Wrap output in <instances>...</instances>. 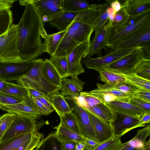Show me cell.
Instances as JSON below:
<instances>
[{
	"label": "cell",
	"instance_id": "obj_20",
	"mask_svg": "<svg viewBox=\"0 0 150 150\" xmlns=\"http://www.w3.org/2000/svg\"><path fill=\"white\" fill-rule=\"evenodd\" d=\"M120 120H116L112 123L115 136L122 137L134 129L143 127L139 123V119L123 115Z\"/></svg>",
	"mask_w": 150,
	"mask_h": 150
},
{
	"label": "cell",
	"instance_id": "obj_33",
	"mask_svg": "<svg viewBox=\"0 0 150 150\" xmlns=\"http://www.w3.org/2000/svg\"><path fill=\"white\" fill-rule=\"evenodd\" d=\"M120 136L114 137L103 142L88 150H120L124 145Z\"/></svg>",
	"mask_w": 150,
	"mask_h": 150
},
{
	"label": "cell",
	"instance_id": "obj_18",
	"mask_svg": "<svg viewBox=\"0 0 150 150\" xmlns=\"http://www.w3.org/2000/svg\"><path fill=\"white\" fill-rule=\"evenodd\" d=\"M108 21L109 20L97 34L95 35L91 41L89 53L87 56L91 57L96 54L98 57H100L102 56L101 53L102 50L104 49L106 51L108 48L105 46V44L109 28Z\"/></svg>",
	"mask_w": 150,
	"mask_h": 150
},
{
	"label": "cell",
	"instance_id": "obj_15",
	"mask_svg": "<svg viewBox=\"0 0 150 150\" xmlns=\"http://www.w3.org/2000/svg\"><path fill=\"white\" fill-rule=\"evenodd\" d=\"M150 28L111 48L113 50L150 47Z\"/></svg>",
	"mask_w": 150,
	"mask_h": 150
},
{
	"label": "cell",
	"instance_id": "obj_4",
	"mask_svg": "<svg viewBox=\"0 0 150 150\" xmlns=\"http://www.w3.org/2000/svg\"><path fill=\"white\" fill-rule=\"evenodd\" d=\"M43 61L40 59L27 73L16 81L26 88L35 90L49 97L59 92V89L50 83L43 76L42 71Z\"/></svg>",
	"mask_w": 150,
	"mask_h": 150
},
{
	"label": "cell",
	"instance_id": "obj_5",
	"mask_svg": "<svg viewBox=\"0 0 150 150\" xmlns=\"http://www.w3.org/2000/svg\"><path fill=\"white\" fill-rule=\"evenodd\" d=\"M14 119L0 141H5L13 137L38 130L45 124L44 121L37 122L31 117L13 115Z\"/></svg>",
	"mask_w": 150,
	"mask_h": 150
},
{
	"label": "cell",
	"instance_id": "obj_17",
	"mask_svg": "<svg viewBox=\"0 0 150 150\" xmlns=\"http://www.w3.org/2000/svg\"><path fill=\"white\" fill-rule=\"evenodd\" d=\"M85 84V83L80 80L78 77L71 79L62 78L60 88V94L70 97H78L82 91Z\"/></svg>",
	"mask_w": 150,
	"mask_h": 150
},
{
	"label": "cell",
	"instance_id": "obj_14",
	"mask_svg": "<svg viewBox=\"0 0 150 150\" xmlns=\"http://www.w3.org/2000/svg\"><path fill=\"white\" fill-rule=\"evenodd\" d=\"M85 109L88 112L93 127L99 142H103L115 136L112 123L106 121Z\"/></svg>",
	"mask_w": 150,
	"mask_h": 150
},
{
	"label": "cell",
	"instance_id": "obj_22",
	"mask_svg": "<svg viewBox=\"0 0 150 150\" xmlns=\"http://www.w3.org/2000/svg\"><path fill=\"white\" fill-rule=\"evenodd\" d=\"M86 109L105 121L112 123L117 117V112L106 103H101Z\"/></svg>",
	"mask_w": 150,
	"mask_h": 150
},
{
	"label": "cell",
	"instance_id": "obj_1",
	"mask_svg": "<svg viewBox=\"0 0 150 150\" xmlns=\"http://www.w3.org/2000/svg\"><path fill=\"white\" fill-rule=\"evenodd\" d=\"M25 9L18 23L17 44L20 57L22 59L33 60L43 52V42L47 35L44 23L32 0L19 1Z\"/></svg>",
	"mask_w": 150,
	"mask_h": 150
},
{
	"label": "cell",
	"instance_id": "obj_24",
	"mask_svg": "<svg viewBox=\"0 0 150 150\" xmlns=\"http://www.w3.org/2000/svg\"><path fill=\"white\" fill-rule=\"evenodd\" d=\"M79 13L63 11L55 18L50 21L49 25L56 28L59 32L65 30Z\"/></svg>",
	"mask_w": 150,
	"mask_h": 150
},
{
	"label": "cell",
	"instance_id": "obj_39",
	"mask_svg": "<svg viewBox=\"0 0 150 150\" xmlns=\"http://www.w3.org/2000/svg\"><path fill=\"white\" fill-rule=\"evenodd\" d=\"M129 16L125 9L122 8L121 10L116 13L110 28L113 30L121 29L126 26L128 23Z\"/></svg>",
	"mask_w": 150,
	"mask_h": 150
},
{
	"label": "cell",
	"instance_id": "obj_40",
	"mask_svg": "<svg viewBox=\"0 0 150 150\" xmlns=\"http://www.w3.org/2000/svg\"><path fill=\"white\" fill-rule=\"evenodd\" d=\"M134 72L139 76L150 80V58H146L141 62L136 68Z\"/></svg>",
	"mask_w": 150,
	"mask_h": 150
},
{
	"label": "cell",
	"instance_id": "obj_45",
	"mask_svg": "<svg viewBox=\"0 0 150 150\" xmlns=\"http://www.w3.org/2000/svg\"><path fill=\"white\" fill-rule=\"evenodd\" d=\"M79 95L83 98L87 106V108L86 109H87L89 107L103 103L99 99L88 95L86 93V91L81 92Z\"/></svg>",
	"mask_w": 150,
	"mask_h": 150
},
{
	"label": "cell",
	"instance_id": "obj_48",
	"mask_svg": "<svg viewBox=\"0 0 150 150\" xmlns=\"http://www.w3.org/2000/svg\"><path fill=\"white\" fill-rule=\"evenodd\" d=\"M132 96L150 102V91L137 89L134 92Z\"/></svg>",
	"mask_w": 150,
	"mask_h": 150
},
{
	"label": "cell",
	"instance_id": "obj_56",
	"mask_svg": "<svg viewBox=\"0 0 150 150\" xmlns=\"http://www.w3.org/2000/svg\"><path fill=\"white\" fill-rule=\"evenodd\" d=\"M120 150H144V148L143 149H137L130 145L126 142L124 143L123 146Z\"/></svg>",
	"mask_w": 150,
	"mask_h": 150
},
{
	"label": "cell",
	"instance_id": "obj_26",
	"mask_svg": "<svg viewBox=\"0 0 150 150\" xmlns=\"http://www.w3.org/2000/svg\"><path fill=\"white\" fill-rule=\"evenodd\" d=\"M97 71L99 74L100 80L105 84L115 85L121 83H127V79L124 74L105 69Z\"/></svg>",
	"mask_w": 150,
	"mask_h": 150
},
{
	"label": "cell",
	"instance_id": "obj_12",
	"mask_svg": "<svg viewBox=\"0 0 150 150\" xmlns=\"http://www.w3.org/2000/svg\"><path fill=\"white\" fill-rule=\"evenodd\" d=\"M32 0L43 23L49 22L64 11V0Z\"/></svg>",
	"mask_w": 150,
	"mask_h": 150
},
{
	"label": "cell",
	"instance_id": "obj_43",
	"mask_svg": "<svg viewBox=\"0 0 150 150\" xmlns=\"http://www.w3.org/2000/svg\"><path fill=\"white\" fill-rule=\"evenodd\" d=\"M22 100L8 94L0 92V105H9L18 103Z\"/></svg>",
	"mask_w": 150,
	"mask_h": 150
},
{
	"label": "cell",
	"instance_id": "obj_6",
	"mask_svg": "<svg viewBox=\"0 0 150 150\" xmlns=\"http://www.w3.org/2000/svg\"><path fill=\"white\" fill-rule=\"evenodd\" d=\"M17 25L13 24L9 30L0 36V62L22 60L17 44Z\"/></svg>",
	"mask_w": 150,
	"mask_h": 150
},
{
	"label": "cell",
	"instance_id": "obj_19",
	"mask_svg": "<svg viewBox=\"0 0 150 150\" xmlns=\"http://www.w3.org/2000/svg\"><path fill=\"white\" fill-rule=\"evenodd\" d=\"M106 103L117 113L138 119L145 112L142 110L127 102L115 101Z\"/></svg>",
	"mask_w": 150,
	"mask_h": 150
},
{
	"label": "cell",
	"instance_id": "obj_36",
	"mask_svg": "<svg viewBox=\"0 0 150 150\" xmlns=\"http://www.w3.org/2000/svg\"><path fill=\"white\" fill-rule=\"evenodd\" d=\"M49 60L62 78H66L70 76L68 74V64L67 56H51Z\"/></svg>",
	"mask_w": 150,
	"mask_h": 150
},
{
	"label": "cell",
	"instance_id": "obj_8",
	"mask_svg": "<svg viewBox=\"0 0 150 150\" xmlns=\"http://www.w3.org/2000/svg\"><path fill=\"white\" fill-rule=\"evenodd\" d=\"M64 97L72 109L71 112L76 118L80 129L81 135L83 137L99 142L96 135L86 110L77 103L74 97Z\"/></svg>",
	"mask_w": 150,
	"mask_h": 150
},
{
	"label": "cell",
	"instance_id": "obj_51",
	"mask_svg": "<svg viewBox=\"0 0 150 150\" xmlns=\"http://www.w3.org/2000/svg\"><path fill=\"white\" fill-rule=\"evenodd\" d=\"M28 92L29 96L33 98H49L42 93L35 90L31 88H26Z\"/></svg>",
	"mask_w": 150,
	"mask_h": 150
},
{
	"label": "cell",
	"instance_id": "obj_27",
	"mask_svg": "<svg viewBox=\"0 0 150 150\" xmlns=\"http://www.w3.org/2000/svg\"><path fill=\"white\" fill-rule=\"evenodd\" d=\"M56 137L59 141H74L83 142V137L71 130L60 125L55 127Z\"/></svg>",
	"mask_w": 150,
	"mask_h": 150
},
{
	"label": "cell",
	"instance_id": "obj_49",
	"mask_svg": "<svg viewBox=\"0 0 150 150\" xmlns=\"http://www.w3.org/2000/svg\"><path fill=\"white\" fill-rule=\"evenodd\" d=\"M62 150H75L77 142L74 141H60Z\"/></svg>",
	"mask_w": 150,
	"mask_h": 150
},
{
	"label": "cell",
	"instance_id": "obj_50",
	"mask_svg": "<svg viewBox=\"0 0 150 150\" xmlns=\"http://www.w3.org/2000/svg\"><path fill=\"white\" fill-rule=\"evenodd\" d=\"M15 0H0V11L10 9Z\"/></svg>",
	"mask_w": 150,
	"mask_h": 150
},
{
	"label": "cell",
	"instance_id": "obj_13",
	"mask_svg": "<svg viewBox=\"0 0 150 150\" xmlns=\"http://www.w3.org/2000/svg\"><path fill=\"white\" fill-rule=\"evenodd\" d=\"M0 109L13 115H25L36 119L41 117L34 100L29 96L19 103L9 105H0Z\"/></svg>",
	"mask_w": 150,
	"mask_h": 150
},
{
	"label": "cell",
	"instance_id": "obj_9",
	"mask_svg": "<svg viewBox=\"0 0 150 150\" xmlns=\"http://www.w3.org/2000/svg\"><path fill=\"white\" fill-rule=\"evenodd\" d=\"M39 59L0 62V78L7 82L16 81L27 73Z\"/></svg>",
	"mask_w": 150,
	"mask_h": 150
},
{
	"label": "cell",
	"instance_id": "obj_38",
	"mask_svg": "<svg viewBox=\"0 0 150 150\" xmlns=\"http://www.w3.org/2000/svg\"><path fill=\"white\" fill-rule=\"evenodd\" d=\"M13 24V13L10 9L0 11V36L6 32Z\"/></svg>",
	"mask_w": 150,
	"mask_h": 150
},
{
	"label": "cell",
	"instance_id": "obj_25",
	"mask_svg": "<svg viewBox=\"0 0 150 150\" xmlns=\"http://www.w3.org/2000/svg\"><path fill=\"white\" fill-rule=\"evenodd\" d=\"M66 30L53 34L47 35L43 42V52L53 56L61 42Z\"/></svg>",
	"mask_w": 150,
	"mask_h": 150
},
{
	"label": "cell",
	"instance_id": "obj_52",
	"mask_svg": "<svg viewBox=\"0 0 150 150\" xmlns=\"http://www.w3.org/2000/svg\"><path fill=\"white\" fill-rule=\"evenodd\" d=\"M83 142L86 145V150H88L96 146L100 142L91 139L83 137Z\"/></svg>",
	"mask_w": 150,
	"mask_h": 150
},
{
	"label": "cell",
	"instance_id": "obj_23",
	"mask_svg": "<svg viewBox=\"0 0 150 150\" xmlns=\"http://www.w3.org/2000/svg\"><path fill=\"white\" fill-rule=\"evenodd\" d=\"M42 71L46 79L51 84L60 88L61 84L62 78L48 59L43 62Z\"/></svg>",
	"mask_w": 150,
	"mask_h": 150
},
{
	"label": "cell",
	"instance_id": "obj_29",
	"mask_svg": "<svg viewBox=\"0 0 150 150\" xmlns=\"http://www.w3.org/2000/svg\"><path fill=\"white\" fill-rule=\"evenodd\" d=\"M33 150H62L60 142L55 136V132H51L42 139Z\"/></svg>",
	"mask_w": 150,
	"mask_h": 150
},
{
	"label": "cell",
	"instance_id": "obj_44",
	"mask_svg": "<svg viewBox=\"0 0 150 150\" xmlns=\"http://www.w3.org/2000/svg\"><path fill=\"white\" fill-rule=\"evenodd\" d=\"M111 86L114 89L132 96L134 92L137 90L134 87L127 83H121L115 85Z\"/></svg>",
	"mask_w": 150,
	"mask_h": 150
},
{
	"label": "cell",
	"instance_id": "obj_32",
	"mask_svg": "<svg viewBox=\"0 0 150 150\" xmlns=\"http://www.w3.org/2000/svg\"><path fill=\"white\" fill-rule=\"evenodd\" d=\"M112 0H107L106 3L97 5L98 15L96 27L95 30V34H97L109 20V15L107 11L108 7L110 5Z\"/></svg>",
	"mask_w": 150,
	"mask_h": 150
},
{
	"label": "cell",
	"instance_id": "obj_10",
	"mask_svg": "<svg viewBox=\"0 0 150 150\" xmlns=\"http://www.w3.org/2000/svg\"><path fill=\"white\" fill-rule=\"evenodd\" d=\"M138 48L117 50L112 49L107 54L100 57L92 58L87 56L83 58L81 60V63L84 64L87 68L97 71L127 55Z\"/></svg>",
	"mask_w": 150,
	"mask_h": 150
},
{
	"label": "cell",
	"instance_id": "obj_41",
	"mask_svg": "<svg viewBox=\"0 0 150 150\" xmlns=\"http://www.w3.org/2000/svg\"><path fill=\"white\" fill-rule=\"evenodd\" d=\"M14 119V115L8 113L0 117V141Z\"/></svg>",
	"mask_w": 150,
	"mask_h": 150
},
{
	"label": "cell",
	"instance_id": "obj_11",
	"mask_svg": "<svg viewBox=\"0 0 150 150\" xmlns=\"http://www.w3.org/2000/svg\"><path fill=\"white\" fill-rule=\"evenodd\" d=\"M90 42V38H89L74 48L67 56L68 74L71 78L78 77L79 75L85 72L81 60L88 56Z\"/></svg>",
	"mask_w": 150,
	"mask_h": 150
},
{
	"label": "cell",
	"instance_id": "obj_34",
	"mask_svg": "<svg viewBox=\"0 0 150 150\" xmlns=\"http://www.w3.org/2000/svg\"><path fill=\"white\" fill-rule=\"evenodd\" d=\"M92 4L82 0H64L63 11L71 12H80L90 8Z\"/></svg>",
	"mask_w": 150,
	"mask_h": 150
},
{
	"label": "cell",
	"instance_id": "obj_57",
	"mask_svg": "<svg viewBox=\"0 0 150 150\" xmlns=\"http://www.w3.org/2000/svg\"><path fill=\"white\" fill-rule=\"evenodd\" d=\"M86 145L83 142H77L75 150H86Z\"/></svg>",
	"mask_w": 150,
	"mask_h": 150
},
{
	"label": "cell",
	"instance_id": "obj_58",
	"mask_svg": "<svg viewBox=\"0 0 150 150\" xmlns=\"http://www.w3.org/2000/svg\"><path fill=\"white\" fill-rule=\"evenodd\" d=\"M6 81L0 78V92L3 91L5 88Z\"/></svg>",
	"mask_w": 150,
	"mask_h": 150
},
{
	"label": "cell",
	"instance_id": "obj_16",
	"mask_svg": "<svg viewBox=\"0 0 150 150\" xmlns=\"http://www.w3.org/2000/svg\"><path fill=\"white\" fill-rule=\"evenodd\" d=\"M35 131L0 142V150H23L29 144L36 132Z\"/></svg>",
	"mask_w": 150,
	"mask_h": 150
},
{
	"label": "cell",
	"instance_id": "obj_3",
	"mask_svg": "<svg viewBox=\"0 0 150 150\" xmlns=\"http://www.w3.org/2000/svg\"><path fill=\"white\" fill-rule=\"evenodd\" d=\"M150 28V11L129 18L128 23L117 30L108 28L105 46L110 49Z\"/></svg>",
	"mask_w": 150,
	"mask_h": 150
},
{
	"label": "cell",
	"instance_id": "obj_35",
	"mask_svg": "<svg viewBox=\"0 0 150 150\" xmlns=\"http://www.w3.org/2000/svg\"><path fill=\"white\" fill-rule=\"evenodd\" d=\"M60 118L59 125L81 135L80 129L76 118L71 112L58 114Z\"/></svg>",
	"mask_w": 150,
	"mask_h": 150
},
{
	"label": "cell",
	"instance_id": "obj_21",
	"mask_svg": "<svg viewBox=\"0 0 150 150\" xmlns=\"http://www.w3.org/2000/svg\"><path fill=\"white\" fill-rule=\"evenodd\" d=\"M122 8L125 9L129 17H135L150 11V0H125Z\"/></svg>",
	"mask_w": 150,
	"mask_h": 150
},
{
	"label": "cell",
	"instance_id": "obj_37",
	"mask_svg": "<svg viewBox=\"0 0 150 150\" xmlns=\"http://www.w3.org/2000/svg\"><path fill=\"white\" fill-rule=\"evenodd\" d=\"M96 85L97 88L95 89L96 90L102 93H112L117 97L118 101L128 103L129 99L133 97L131 95L125 93L114 89L111 85L99 83H97Z\"/></svg>",
	"mask_w": 150,
	"mask_h": 150
},
{
	"label": "cell",
	"instance_id": "obj_42",
	"mask_svg": "<svg viewBox=\"0 0 150 150\" xmlns=\"http://www.w3.org/2000/svg\"><path fill=\"white\" fill-rule=\"evenodd\" d=\"M128 103L142 110L145 112H150V102L133 97L129 99Z\"/></svg>",
	"mask_w": 150,
	"mask_h": 150
},
{
	"label": "cell",
	"instance_id": "obj_53",
	"mask_svg": "<svg viewBox=\"0 0 150 150\" xmlns=\"http://www.w3.org/2000/svg\"><path fill=\"white\" fill-rule=\"evenodd\" d=\"M139 123L145 127L146 124L149 123L150 120V112H145L139 119Z\"/></svg>",
	"mask_w": 150,
	"mask_h": 150
},
{
	"label": "cell",
	"instance_id": "obj_28",
	"mask_svg": "<svg viewBox=\"0 0 150 150\" xmlns=\"http://www.w3.org/2000/svg\"><path fill=\"white\" fill-rule=\"evenodd\" d=\"M49 100L57 114L71 112L72 109L65 100L64 96L59 92L49 97Z\"/></svg>",
	"mask_w": 150,
	"mask_h": 150
},
{
	"label": "cell",
	"instance_id": "obj_54",
	"mask_svg": "<svg viewBox=\"0 0 150 150\" xmlns=\"http://www.w3.org/2000/svg\"><path fill=\"white\" fill-rule=\"evenodd\" d=\"M39 100L45 106L53 111L54 109L49 100V98H36Z\"/></svg>",
	"mask_w": 150,
	"mask_h": 150
},
{
	"label": "cell",
	"instance_id": "obj_47",
	"mask_svg": "<svg viewBox=\"0 0 150 150\" xmlns=\"http://www.w3.org/2000/svg\"><path fill=\"white\" fill-rule=\"evenodd\" d=\"M36 106L37 109L41 115H48L53 112L45 106L36 98L32 97Z\"/></svg>",
	"mask_w": 150,
	"mask_h": 150
},
{
	"label": "cell",
	"instance_id": "obj_2",
	"mask_svg": "<svg viewBox=\"0 0 150 150\" xmlns=\"http://www.w3.org/2000/svg\"><path fill=\"white\" fill-rule=\"evenodd\" d=\"M98 15L97 5L79 12L66 30L52 56H66L87 39L95 30Z\"/></svg>",
	"mask_w": 150,
	"mask_h": 150
},
{
	"label": "cell",
	"instance_id": "obj_55",
	"mask_svg": "<svg viewBox=\"0 0 150 150\" xmlns=\"http://www.w3.org/2000/svg\"><path fill=\"white\" fill-rule=\"evenodd\" d=\"M110 6L112 7L116 12L120 11L122 8V4L120 1L117 0H112Z\"/></svg>",
	"mask_w": 150,
	"mask_h": 150
},
{
	"label": "cell",
	"instance_id": "obj_31",
	"mask_svg": "<svg viewBox=\"0 0 150 150\" xmlns=\"http://www.w3.org/2000/svg\"><path fill=\"white\" fill-rule=\"evenodd\" d=\"M125 75L127 83L138 90L150 91V80L139 76L135 72Z\"/></svg>",
	"mask_w": 150,
	"mask_h": 150
},
{
	"label": "cell",
	"instance_id": "obj_46",
	"mask_svg": "<svg viewBox=\"0 0 150 150\" xmlns=\"http://www.w3.org/2000/svg\"><path fill=\"white\" fill-rule=\"evenodd\" d=\"M43 137V134L37 132L30 143L23 150H33L38 146Z\"/></svg>",
	"mask_w": 150,
	"mask_h": 150
},
{
	"label": "cell",
	"instance_id": "obj_7",
	"mask_svg": "<svg viewBox=\"0 0 150 150\" xmlns=\"http://www.w3.org/2000/svg\"><path fill=\"white\" fill-rule=\"evenodd\" d=\"M145 52L142 47H139L103 69L125 75L134 72L136 68L141 62L146 58H150Z\"/></svg>",
	"mask_w": 150,
	"mask_h": 150
},
{
	"label": "cell",
	"instance_id": "obj_30",
	"mask_svg": "<svg viewBox=\"0 0 150 150\" xmlns=\"http://www.w3.org/2000/svg\"><path fill=\"white\" fill-rule=\"evenodd\" d=\"M1 92L22 100L29 96L27 89L23 86L7 82L5 88Z\"/></svg>",
	"mask_w": 150,
	"mask_h": 150
},
{
	"label": "cell",
	"instance_id": "obj_59",
	"mask_svg": "<svg viewBox=\"0 0 150 150\" xmlns=\"http://www.w3.org/2000/svg\"><path fill=\"white\" fill-rule=\"evenodd\" d=\"M144 150H150V141L149 139L146 141L144 146Z\"/></svg>",
	"mask_w": 150,
	"mask_h": 150
}]
</instances>
